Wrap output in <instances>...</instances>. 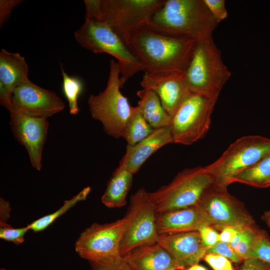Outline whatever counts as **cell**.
Wrapping results in <instances>:
<instances>
[{"label":"cell","instance_id":"obj_1","mask_svg":"<svg viewBox=\"0 0 270 270\" xmlns=\"http://www.w3.org/2000/svg\"><path fill=\"white\" fill-rule=\"evenodd\" d=\"M196 42L169 36L146 24L134 30L126 45L144 66L152 72L184 73Z\"/></svg>","mask_w":270,"mask_h":270},{"label":"cell","instance_id":"obj_2","mask_svg":"<svg viewBox=\"0 0 270 270\" xmlns=\"http://www.w3.org/2000/svg\"><path fill=\"white\" fill-rule=\"evenodd\" d=\"M146 24L169 36L198 42L213 38L218 23L204 0H166Z\"/></svg>","mask_w":270,"mask_h":270},{"label":"cell","instance_id":"obj_3","mask_svg":"<svg viewBox=\"0 0 270 270\" xmlns=\"http://www.w3.org/2000/svg\"><path fill=\"white\" fill-rule=\"evenodd\" d=\"M166 0H84L85 19L108 26L126 44L130 34L147 23Z\"/></svg>","mask_w":270,"mask_h":270},{"label":"cell","instance_id":"obj_4","mask_svg":"<svg viewBox=\"0 0 270 270\" xmlns=\"http://www.w3.org/2000/svg\"><path fill=\"white\" fill-rule=\"evenodd\" d=\"M217 186L216 177L207 166H198L180 172L168 184L148 195L156 212H160L198 206Z\"/></svg>","mask_w":270,"mask_h":270},{"label":"cell","instance_id":"obj_5","mask_svg":"<svg viewBox=\"0 0 270 270\" xmlns=\"http://www.w3.org/2000/svg\"><path fill=\"white\" fill-rule=\"evenodd\" d=\"M184 75L191 93L214 96H219L232 74L212 38L196 42Z\"/></svg>","mask_w":270,"mask_h":270},{"label":"cell","instance_id":"obj_6","mask_svg":"<svg viewBox=\"0 0 270 270\" xmlns=\"http://www.w3.org/2000/svg\"><path fill=\"white\" fill-rule=\"evenodd\" d=\"M74 36L82 47L95 54H108L117 60L120 70L121 88L137 72L145 71L122 39L104 23L85 19Z\"/></svg>","mask_w":270,"mask_h":270},{"label":"cell","instance_id":"obj_7","mask_svg":"<svg viewBox=\"0 0 270 270\" xmlns=\"http://www.w3.org/2000/svg\"><path fill=\"white\" fill-rule=\"evenodd\" d=\"M109 68L106 88L98 94L90 95L88 104L92 117L102 124L104 132L115 138H124L132 106L120 90L118 63L112 60Z\"/></svg>","mask_w":270,"mask_h":270},{"label":"cell","instance_id":"obj_8","mask_svg":"<svg viewBox=\"0 0 270 270\" xmlns=\"http://www.w3.org/2000/svg\"><path fill=\"white\" fill-rule=\"evenodd\" d=\"M218 97L191 93L171 118L174 142L190 145L204 136Z\"/></svg>","mask_w":270,"mask_h":270},{"label":"cell","instance_id":"obj_9","mask_svg":"<svg viewBox=\"0 0 270 270\" xmlns=\"http://www.w3.org/2000/svg\"><path fill=\"white\" fill-rule=\"evenodd\" d=\"M270 153V138L258 135L244 136L207 167L216 177L218 186L227 188L237 175Z\"/></svg>","mask_w":270,"mask_h":270},{"label":"cell","instance_id":"obj_10","mask_svg":"<svg viewBox=\"0 0 270 270\" xmlns=\"http://www.w3.org/2000/svg\"><path fill=\"white\" fill-rule=\"evenodd\" d=\"M124 218V226L120 248L122 256L138 246L157 242L159 235L156 210L148 192L144 188H140L130 197Z\"/></svg>","mask_w":270,"mask_h":270},{"label":"cell","instance_id":"obj_11","mask_svg":"<svg viewBox=\"0 0 270 270\" xmlns=\"http://www.w3.org/2000/svg\"><path fill=\"white\" fill-rule=\"evenodd\" d=\"M198 206L210 220V226L217 230L256 224L244 204L228 193L227 188L217 186L204 196Z\"/></svg>","mask_w":270,"mask_h":270},{"label":"cell","instance_id":"obj_12","mask_svg":"<svg viewBox=\"0 0 270 270\" xmlns=\"http://www.w3.org/2000/svg\"><path fill=\"white\" fill-rule=\"evenodd\" d=\"M124 226V218L110 223H93L80 234L75 243L76 252L89 262L120 256Z\"/></svg>","mask_w":270,"mask_h":270},{"label":"cell","instance_id":"obj_13","mask_svg":"<svg viewBox=\"0 0 270 270\" xmlns=\"http://www.w3.org/2000/svg\"><path fill=\"white\" fill-rule=\"evenodd\" d=\"M12 106L10 112L14 110L40 120H47L64 108V102L56 92L40 87L30 80L20 84L14 90Z\"/></svg>","mask_w":270,"mask_h":270},{"label":"cell","instance_id":"obj_14","mask_svg":"<svg viewBox=\"0 0 270 270\" xmlns=\"http://www.w3.org/2000/svg\"><path fill=\"white\" fill-rule=\"evenodd\" d=\"M10 113V124L14 138L26 148L32 167L40 170L48 128V120L30 118L14 110Z\"/></svg>","mask_w":270,"mask_h":270},{"label":"cell","instance_id":"obj_15","mask_svg":"<svg viewBox=\"0 0 270 270\" xmlns=\"http://www.w3.org/2000/svg\"><path fill=\"white\" fill-rule=\"evenodd\" d=\"M140 84L142 88L152 90L158 95L171 118L191 94L184 74L181 72H144Z\"/></svg>","mask_w":270,"mask_h":270},{"label":"cell","instance_id":"obj_16","mask_svg":"<svg viewBox=\"0 0 270 270\" xmlns=\"http://www.w3.org/2000/svg\"><path fill=\"white\" fill-rule=\"evenodd\" d=\"M186 270L198 264L206 254L198 230L159 235L157 242Z\"/></svg>","mask_w":270,"mask_h":270},{"label":"cell","instance_id":"obj_17","mask_svg":"<svg viewBox=\"0 0 270 270\" xmlns=\"http://www.w3.org/2000/svg\"><path fill=\"white\" fill-rule=\"evenodd\" d=\"M28 66L25 58L18 52L2 48L0 52V104L9 112L14 90L30 80Z\"/></svg>","mask_w":270,"mask_h":270},{"label":"cell","instance_id":"obj_18","mask_svg":"<svg viewBox=\"0 0 270 270\" xmlns=\"http://www.w3.org/2000/svg\"><path fill=\"white\" fill-rule=\"evenodd\" d=\"M122 257L132 270H184L158 242L138 246Z\"/></svg>","mask_w":270,"mask_h":270},{"label":"cell","instance_id":"obj_19","mask_svg":"<svg viewBox=\"0 0 270 270\" xmlns=\"http://www.w3.org/2000/svg\"><path fill=\"white\" fill-rule=\"evenodd\" d=\"M156 224L158 235L198 230L204 226H210L198 206L156 212Z\"/></svg>","mask_w":270,"mask_h":270},{"label":"cell","instance_id":"obj_20","mask_svg":"<svg viewBox=\"0 0 270 270\" xmlns=\"http://www.w3.org/2000/svg\"><path fill=\"white\" fill-rule=\"evenodd\" d=\"M172 142L174 140L169 126L154 129L136 144L126 146V152L118 166L134 174L152 154L163 146Z\"/></svg>","mask_w":270,"mask_h":270},{"label":"cell","instance_id":"obj_21","mask_svg":"<svg viewBox=\"0 0 270 270\" xmlns=\"http://www.w3.org/2000/svg\"><path fill=\"white\" fill-rule=\"evenodd\" d=\"M133 175L126 169L118 166L108 182L106 190L102 197V202L109 208L124 206L131 188Z\"/></svg>","mask_w":270,"mask_h":270},{"label":"cell","instance_id":"obj_22","mask_svg":"<svg viewBox=\"0 0 270 270\" xmlns=\"http://www.w3.org/2000/svg\"><path fill=\"white\" fill-rule=\"evenodd\" d=\"M142 114L153 129L170 126L171 116L163 108L158 95L152 90L142 88L136 92Z\"/></svg>","mask_w":270,"mask_h":270},{"label":"cell","instance_id":"obj_23","mask_svg":"<svg viewBox=\"0 0 270 270\" xmlns=\"http://www.w3.org/2000/svg\"><path fill=\"white\" fill-rule=\"evenodd\" d=\"M234 182L258 188L270 186V153L237 175Z\"/></svg>","mask_w":270,"mask_h":270},{"label":"cell","instance_id":"obj_24","mask_svg":"<svg viewBox=\"0 0 270 270\" xmlns=\"http://www.w3.org/2000/svg\"><path fill=\"white\" fill-rule=\"evenodd\" d=\"M154 130L144 118L138 107L132 106L123 138L127 145L132 146L147 137Z\"/></svg>","mask_w":270,"mask_h":270},{"label":"cell","instance_id":"obj_25","mask_svg":"<svg viewBox=\"0 0 270 270\" xmlns=\"http://www.w3.org/2000/svg\"><path fill=\"white\" fill-rule=\"evenodd\" d=\"M262 230L256 224L238 228L235 238L229 244L243 261L248 258Z\"/></svg>","mask_w":270,"mask_h":270},{"label":"cell","instance_id":"obj_26","mask_svg":"<svg viewBox=\"0 0 270 270\" xmlns=\"http://www.w3.org/2000/svg\"><path fill=\"white\" fill-rule=\"evenodd\" d=\"M90 192L89 186L84 188L79 193L68 200L64 201L62 206L54 212L32 222L27 227L34 232H39L48 228L60 216L64 214L78 202L85 200Z\"/></svg>","mask_w":270,"mask_h":270},{"label":"cell","instance_id":"obj_27","mask_svg":"<svg viewBox=\"0 0 270 270\" xmlns=\"http://www.w3.org/2000/svg\"><path fill=\"white\" fill-rule=\"evenodd\" d=\"M60 64L62 76V89L68 102L70 114L76 115L80 112L78 100L83 90V82L80 78L68 75L62 64Z\"/></svg>","mask_w":270,"mask_h":270},{"label":"cell","instance_id":"obj_28","mask_svg":"<svg viewBox=\"0 0 270 270\" xmlns=\"http://www.w3.org/2000/svg\"><path fill=\"white\" fill-rule=\"evenodd\" d=\"M29 230L27 226L14 228L8 224L7 222H0V238L16 245L24 242V236Z\"/></svg>","mask_w":270,"mask_h":270},{"label":"cell","instance_id":"obj_29","mask_svg":"<svg viewBox=\"0 0 270 270\" xmlns=\"http://www.w3.org/2000/svg\"><path fill=\"white\" fill-rule=\"evenodd\" d=\"M258 258L270 264V238L264 230L248 258Z\"/></svg>","mask_w":270,"mask_h":270},{"label":"cell","instance_id":"obj_30","mask_svg":"<svg viewBox=\"0 0 270 270\" xmlns=\"http://www.w3.org/2000/svg\"><path fill=\"white\" fill-rule=\"evenodd\" d=\"M92 270H132L121 256L90 262Z\"/></svg>","mask_w":270,"mask_h":270},{"label":"cell","instance_id":"obj_31","mask_svg":"<svg viewBox=\"0 0 270 270\" xmlns=\"http://www.w3.org/2000/svg\"><path fill=\"white\" fill-rule=\"evenodd\" d=\"M206 254H218L224 256L236 263L243 262L229 244L221 241H218L214 246L206 248Z\"/></svg>","mask_w":270,"mask_h":270},{"label":"cell","instance_id":"obj_32","mask_svg":"<svg viewBox=\"0 0 270 270\" xmlns=\"http://www.w3.org/2000/svg\"><path fill=\"white\" fill-rule=\"evenodd\" d=\"M208 10L219 24L228 15L224 0H204Z\"/></svg>","mask_w":270,"mask_h":270},{"label":"cell","instance_id":"obj_33","mask_svg":"<svg viewBox=\"0 0 270 270\" xmlns=\"http://www.w3.org/2000/svg\"><path fill=\"white\" fill-rule=\"evenodd\" d=\"M214 270H235L226 258L215 254H206L203 258Z\"/></svg>","mask_w":270,"mask_h":270},{"label":"cell","instance_id":"obj_34","mask_svg":"<svg viewBox=\"0 0 270 270\" xmlns=\"http://www.w3.org/2000/svg\"><path fill=\"white\" fill-rule=\"evenodd\" d=\"M202 244L206 248L210 247L220 241L218 230L210 226H205L198 230Z\"/></svg>","mask_w":270,"mask_h":270},{"label":"cell","instance_id":"obj_35","mask_svg":"<svg viewBox=\"0 0 270 270\" xmlns=\"http://www.w3.org/2000/svg\"><path fill=\"white\" fill-rule=\"evenodd\" d=\"M22 2V0H0V28L10 18L13 9Z\"/></svg>","mask_w":270,"mask_h":270},{"label":"cell","instance_id":"obj_36","mask_svg":"<svg viewBox=\"0 0 270 270\" xmlns=\"http://www.w3.org/2000/svg\"><path fill=\"white\" fill-rule=\"evenodd\" d=\"M235 270H270V264L258 258H251L244 260L242 264Z\"/></svg>","mask_w":270,"mask_h":270},{"label":"cell","instance_id":"obj_37","mask_svg":"<svg viewBox=\"0 0 270 270\" xmlns=\"http://www.w3.org/2000/svg\"><path fill=\"white\" fill-rule=\"evenodd\" d=\"M237 230L238 228L232 227L224 228L219 234L220 241L230 244L235 238Z\"/></svg>","mask_w":270,"mask_h":270},{"label":"cell","instance_id":"obj_38","mask_svg":"<svg viewBox=\"0 0 270 270\" xmlns=\"http://www.w3.org/2000/svg\"><path fill=\"white\" fill-rule=\"evenodd\" d=\"M261 220L270 228V210L264 212L261 216Z\"/></svg>","mask_w":270,"mask_h":270},{"label":"cell","instance_id":"obj_39","mask_svg":"<svg viewBox=\"0 0 270 270\" xmlns=\"http://www.w3.org/2000/svg\"><path fill=\"white\" fill-rule=\"evenodd\" d=\"M186 270H208L206 268L204 267L198 265V264L193 265L188 268L186 269Z\"/></svg>","mask_w":270,"mask_h":270},{"label":"cell","instance_id":"obj_40","mask_svg":"<svg viewBox=\"0 0 270 270\" xmlns=\"http://www.w3.org/2000/svg\"><path fill=\"white\" fill-rule=\"evenodd\" d=\"M0 270H6V269H5V268H0Z\"/></svg>","mask_w":270,"mask_h":270}]
</instances>
